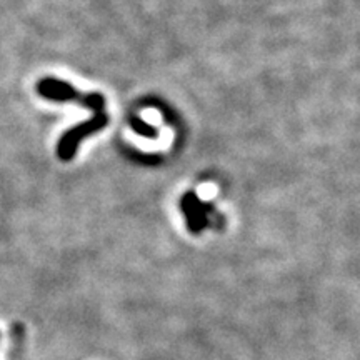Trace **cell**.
I'll list each match as a JSON object with an SVG mask.
<instances>
[{
    "instance_id": "277c9868",
    "label": "cell",
    "mask_w": 360,
    "mask_h": 360,
    "mask_svg": "<svg viewBox=\"0 0 360 360\" xmlns=\"http://www.w3.org/2000/svg\"><path fill=\"white\" fill-rule=\"evenodd\" d=\"M130 125H132V129L136 130L138 136L149 137V138L157 137V129L152 127V125H149L147 122H144L142 118L132 117V118H130Z\"/></svg>"
},
{
    "instance_id": "6da1fadb",
    "label": "cell",
    "mask_w": 360,
    "mask_h": 360,
    "mask_svg": "<svg viewBox=\"0 0 360 360\" xmlns=\"http://www.w3.org/2000/svg\"><path fill=\"white\" fill-rule=\"evenodd\" d=\"M39 96L52 102H77L85 109L92 110L94 114H105V98L97 92H78L67 82L59 78L47 77L39 82Z\"/></svg>"
},
{
    "instance_id": "3957f363",
    "label": "cell",
    "mask_w": 360,
    "mask_h": 360,
    "mask_svg": "<svg viewBox=\"0 0 360 360\" xmlns=\"http://www.w3.org/2000/svg\"><path fill=\"white\" fill-rule=\"evenodd\" d=\"M211 205L202 204L199 200V197L195 195L193 192L185 193L182 197V211L185 213V219H187L189 229L193 233L204 231L205 225L209 224V211H211Z\"/></svg>"
},
{
    "instance_id": "7a4b0ae2",
    "label": "cell",
    "mask_w": 360,
    "mask_h": 360,
    "mask_svg": "<svg viewBox=\"0 0 360 360\" xmlns=\"http://www.w3.org/2000/svg\"><path fill=\"white\" fill-rule=\"evenodd\" d=\"M107 124H109V116H107V114H97V116H94L90 120L84 122V124L67 130L61 140H59V147H57L59 157L65 162L72 160L75 152H77L78 144H81L84 138L94 136V134L98 132V130L107 127Z\"/></svg>"
}]
</instances>
